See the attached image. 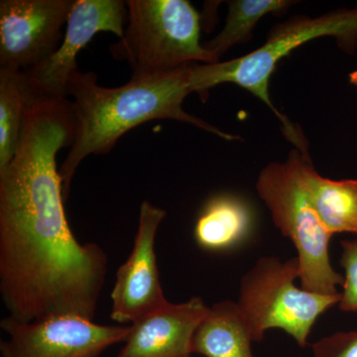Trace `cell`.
<instances>
[{
	"label": "cell",
	"mask_w": 357,
	"mask_h": 357,
	"mask_svg": "<svg viewBox=\"0 0 357 357\" xmlns=\"http://www.w3.org/2000/svg\"><path fill=\"white\" fill-rule=\"evenodd\" d=\"M73 105L34 98L20 145L0 172V294L10 318L32 323L56 316L95 318L109 257L70 229L56 157L72 145Z\"/></svg>",
	"instance_id": "obj_1"
},
{
	"label": "cell",
	"mask_w": 357,
	"mask_h": 357,
	"mask_svg": "<svg viewBox=\"0 0 357 357\" xmlns=\"http://www.w3.org/2000/svg\"><path fill=\"white\" fill-rule=\"evenodd\" d=\"M192 93V65L157 76L131 77L117 88L100 86L93 73H75L67 91L73 98L74 140L59 170L65 201L77 167L86 157L109 153L122 135L148 121L174 119L225 140L236 139L183 109Z\"/></svg>",
	"instance_id": "obj_2"
},
{
	"label": "cell",
	"mask_w": 357,
	"mask_h": 357,
	"mask_svg": "<svg viewBox=\"0 0 357 357\" xmlns=\"http://www.w3.org/2000/svg\"><path fill=\"white\" fill-rule=\"evenodd\" d=\"M333 36L347 51H354L357 42V9L338 10L317 18L296 17L276 26L267 41L243 57L227 62L192 65L194 93H206L225 83L236 84L257 96L280 119L290 141L298 139L299 131L275 109L269 96V81L277 65L298 47L319 37Z\"/></svg>",
	"instance_id": "obj_3"
},
{
	"label": "cell",
	"mask_w": 357,
	"mask_h": 357,
	"mask_svg": "<svg viewBox=\"0 0 357 357\" xmlns=\"http://www.w3.org/2000/svg\"><path fill=\"white\" fill-rule=\"evenodd\" d=\"M128 27L112 49L128 60L131 77H147L217 63L199 42L201 16L187 0H129Z\"/></svg>",
	"instance_id": "obj_4"
},
{
	"label": "cell",
	"mask_w": 357,
	"mask_h": 357,
	"mask_svg": "<svg viewBox=\"0 0 357 357\" xmlns=\"http://www.w3.org/2000/svg\"><path fill=\"white\" fill-rule=\"evenodd\" d=\"M256 190L276 227L297 249L302 289L321 295L340 294L337 286L342 287L344 278L331 264L328 245L333 236L312 206L295 150L284 163L274 162L263 169Z\"/></svg>",
	"instance_id": "obj_5"
},
{
	"label": "cell",
	"mask_w": 357,
	"mask_h": 357,
	"mask_svg": "<svg viewBox=\"0 0 357 357\" xmlns=\"http://www.w3.org/2000/svg\"><path fill=\"white\" fill-rule=\"evenodd\" d=\"M297 256L286 261L277 257H262L241 279L237 302L255 342L265 333L280 328L301 347L307 340L317 319L338 304L337 295H321L298 288L300 278Z\"/></svg>",
	"instance_id": "obj_6"
},
{
	"label": "cell",
	"mask_w": 357,
	"mask_h": 357,
	"mask_svg": "<svg viewBox=\"0 0 357 357\" xmlns=\"http://www.w3.org/2000/svg\"><path fill=\"white\" fill-rule=\"evenodd\" d=\"M6 340L1 357H100L112 345L126 342L131 326H102L77 316H56L20 323L10 317L0 321Z\"/></svg>",
	"instance_id": "obj_7"
},
{
	"label": "cell",
	"mask_w": 357,
	"mask_h": 357,
	"mask_svg": "<svg viewBox=\"0 0 357 357\" xmlns=\"http://www.w3.org/2000/svg\"><path fill=\"white\" fill-rule=\"evenodd\" d=\"M128 20V3L121 0H75L62 42L55 53L24 70L33 96L67 98L73 75L77 72L79 52L100 32L123 38Z\"/></svg>",
	"instance_id": "obj_8"
},
{
	"label": "cell",
	"mask_w": 357,
	"mask_h": 357,
	"mask_svg": "<svg viewBox=\"0 0 357 357\" xmlns=\"http://www.w3.org/2000/svg\"><path fill=\"white\" fill-rule=\"evenodd\" d=\"M75 0H1L0 68L32 69L55 53Z\"/></svg>",
	"instance_id": "obj_9"
},
{
	"label": "cell",
	"mask_w": 357,
	"mask_h": 357,
	"mask_svg": "<svg viewBox=\"0 0 357 357\" xmlns=\"http://www.w3.org/2000/svg\"><path fill=\"white\" fill-rule=\"evenodd\" d=\"M166 215L149 201L141 204L132 251L117 270L112 291L110 318L119 325H132L170 304L160 281L155 250L157 232Z\"/></svg>",
	"instance_id": "obj_10"
},
{
	"label": "cell",
	"mask_w": 357,
	"mask_h": 357,
	"mask_svg": "<svg viewBox=\"0 0 357 357\" xmlns=\"http://www.w3.org/2000/svg\"><path fill=\"white\" fill-rule=\"evenodd\" d=\"M208 309L199 297L170 303L130 325L128 340L115 357H191L195 333Z\"/></svg>",
	"instance_id": "obj_11"
},
{
	"label": "cell",
	"mask_w": 357,
	"mask_h": 357,
	"mask_svg": "<svg viewBox=\"0 0 357 357\" xmlns=\"http://www.w3.org/2000/svg\"><path fill=\"white\" fill-rule=\"evenodd\" d=\"M294 150L301 177L326 229L332 236L338 232L357 236V180L321 177L312 166L307 151Z\"/></svg>",
	"instance_id": "obj_12"
},
{
	"label": "cell",
	"mask_w": 357,
	"mask_h": 357,
	"mask_svg": "<svg viewBox=\"0 0 357 357\" xmlns=\"http://www.w3.org/2000/svg\"><path fill=\"white\" fill-rule=\"evenodd\" d=\"M252 335L241 307L230 300L210 307L192 340V354L204 357H255Z\"/></svg>",
	"instance_id": "obj_13"
},
{
	"label": "cell",
	"mask_w": 357,
	"mask_h": 357,
	"mask_svg": "<svg viewBox=\"0 0 357 357\" xmlns=\"http://www.w3.org/2000/svg\"><path fill=\"white\" fill-rule=\"evenodd\" d=\"M251 227L248 204L238 197L218 195L204 204L195 225L194 236L199 248L218 252L245 241Z\"/></svg>",
	"instance_id": "obj_14"
},
{
	"label": "cell",
	"mask_w": 357,
	"mask_h": 357,
	"mask_svg": "<svg viewBox=\"0 0 357 357\" xmlns=\"http://www.w3.org/2000/svg\"><path fill=\"white\" fill-rule=\"evenodd\" d=\"M33 93L24 72L0 68V172L13 161Z\"/></svg>",
	"instance_id": "obj_15"
},
{
	"label": "cell",
	"mask_w": 357,
	"mask_h": 357,
	"mask_svg": "<svg viewBox=\"0 0 357 357\" xmlns=\"http://www.w3.org/2000/svg\"><path fill=\"white\" fill-rule=\"evenodd\" d=\"M292 4L286 0H234L229 2V14L222 31L204 44L217 62L234 45L245 43L252 37L256 24L269 13H280Z\"/></svg>",
	"instance_id": "obj_16"
},
{
	"label": "cell",
	"mask_w": 357,
	"mask_h": 357,
	"mask_svg": "<svg viewBox=\"0 0 357 357\" xmlns=\"http://www.w3.org/2000/svg\"><path fill=\"white\" fill-rule=\"evenodd\" d=\"M340 264L344 270V285L338 307L342 312H357V239L342 241Z\"/></svg>",
	"instance_id": "obj_17"
},
{
	"label": "cell",
	"mask_w": 357,
	"mask_h": 357,
	"mask_svg": "<svg viewBox=\"0 0 357 357\" xmlns=\"http://www.w3.org/2000/svg\"><path fill=\"white\" fill-rule=\"evenodd\" d=\"M312 357H357V331L338 332L312 345Z\"/></svg>",
	"instance_id": "obj_18"
},
{
	"label": "cell",
	"mask_w": 357,
	"mask_h": 357,
	"mask_svg": "<svg viewBox=\"0 0 357 357\" xmlns=\"http://www.w3.org/2000/svg\"><path fill=\"white\" fill-rule=\"evenodd\" d=\"M349 81H351L352 84L357 86V70H354V73H351V74L349 75Z\"/></svg>",
	"instance_id": "obj_19"
}]
</instances>
